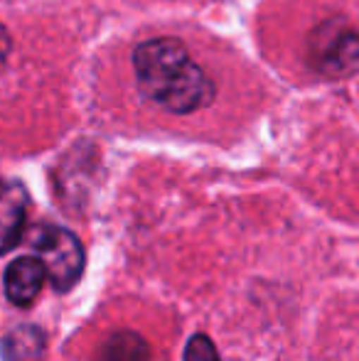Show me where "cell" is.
Here are the masks:
<instances>
[{
	"mask_svg": "<svg viewBox=\"0 0 359 361\" xmlns=\"http://www.w3.org/2000/svg\"><path fill=\"white\" fill-rule=\"evenodd\" d=\"M44 349V337L37 327H15L8 332L0 342V352H3L5 361H35L39 359Z\"/></svg>",
	"mask_w": 359,
	"mask_h": 361,
	"instance_id": "cell-6",
	"label": "cell"
},
{
	"mask_svg": "<svg viewBox=\"0 0 359 361\" xmlns=\"http://www.w3.org/2000/svg\"><path fill=\"white\" fill-rule=\"evenodd\" d=\"M185 361H219V354L207 334H192L185 347Z\"/></svg>",
	"mask_w": 359,
	"mask_h": 361,
	"instance_id": "cell-8",
	"label": "cell"
},
{
	"mask_svg": "<svg viewBox=\"0 0 359 361\" xmlns=\"http://www.w3.org/2000/svg\"><path fill=\"white\" fill-rule=\"evenodd\" d=\"M30 195L23 182L0 177V256L13 251L25 233Z\"/></svg>",
	"mask_w": 359,
	"mask_h": 361,
	"instance_id": "cell-3",
	"label": "cell"
},
{
	"mask_svg": "<svg viewBox=\"0 0 359 361\" xmlns=\"http://www.w3.org/2000/svg\"><path fill=\"white\" fill-rule=\"evenodd\" d=\"M317 57V69L330 76L350 74L359 67V32L350 27H342L330 32V37L317 42L312 49Z\"/></svg>",
	"mask_w": 359,
	"mask_h": 361,
	"instance_id": "cell-4",
	"label": "cell"
},
{
	"mask_svg": "<svg viewBox=\"0 0 359 361\" xmlns=\"http://www.w3.org/2000/svg\"><path fill=\"white\" fill-rule=\"evenodd\" d=\"M28 243L57 293H67L77 286L84 273V248L69 228L39 224L30 228Z\"/></svg>",
	"mask_w": 359,
	"mask_h": 361,
	"instance_id": "cell-2",
	"label": "cell"
},
{
	"mask_svg": "<svg viewBox=\"0 0 359 361\" xmlns=\"http://www.w3.org/2000/svg\"><path fill=\"white\" fill-rule=\"evenodd\" d=\"M8 52H10V37L3 25H0V67H3V62L8 59Z\"/></svg>",
	"mask_w": 359,
	"mask_h": 361,
	"instance_id": "cell-9",
	"label": "cell"
},
{
	"mask_svg": "<svg viewBox=\"0 0 359 361\" xmlns=\"http://www.w3.org/2000/svg\"><path fill=\"white\" fill-rule=\"evenodd\" d=\"M99 361H150V347L135 332H114L104 342L99 352Z\"/></svg>",
	"mask_w": 359,
	"mask_h": 361,
	"instance_id": "cell-7",
	"label": "cell"
},
{
	"mask_svg": "<svg viewBox=\"0 0 359 361\" xmlns=\"http://www.w3.org/2000/svg\"><path fill=\"white\" fill-rule=\"evenodd\" d=\"M138 89L170 114H195L214 99L209 74L175 37H155L133 54Z\"/></svg>",
	"mask_w": 359,
	"mask_h": 361,
	"instance_id": "cell-1",
	"label": "cell"
},
{
	"mask_svg": "<svg viewBox=\"0 0 359 361\" xmlns=\"http://www.w3.org/2000/svg\"><path fill=\"white\" fill-rule=\"evenodd\" d=\"M47 281L42 263L35 256H20L5 268L3 288L5 298L15 305V307H30L42 293V286Z\"/></svg>",
	"mask_w": 359,
	"mask_h": 361,
	"instance_id": "cell-5",
	"label": "cell"
}]
</instances>
